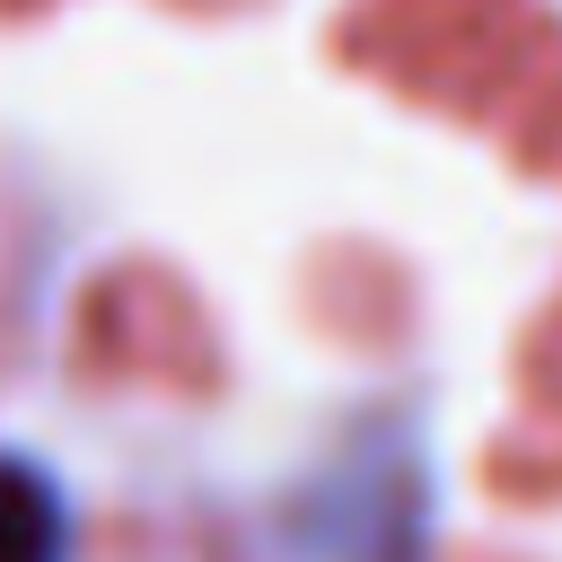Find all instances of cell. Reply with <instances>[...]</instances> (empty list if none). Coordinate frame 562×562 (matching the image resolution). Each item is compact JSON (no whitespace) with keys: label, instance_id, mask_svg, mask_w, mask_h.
<instances>
[{"label":"cell","instance_id":"obj_1","mask_svg":"<svg viewBox=\"0 0 562 562\" xmlns=\"http://www.w3.org/2000/svg\"><path fill=\"white\" fill-rule=\"evenodd\" d=\"M0 562H70V501L26 457H0Z\"/></svg>","mask_w":562,"mask_h":562}]
</instances>
